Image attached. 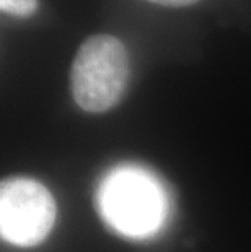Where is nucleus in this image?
Here are the masks:
<instances>
[{
    "label": "nucleus",
    "mask_w": 251,
    "mask_h": 252,
    "mask_svg": "<svg viewBox=\"0 0 251 252\" xmlns=\"http://www.w3.org/2000/svg\"><path fill=\"white\" fill-rule=\"evenodd\" d=\"M129 82V56L117 37L95 34L82 42L71 68V91L83 111L101 114L122 99Z\"/></svg>",
    "instance_id": "nucleus-1"
},
{
    "label": "nucleus",
    "mask_w": 251,
    "mask_h": 252,
    "mask_svg": "<svg viewBox=\"0 0 251 252\" xmlns=\"http://www.w3.org/2000/svg\"><path fill=\"white\" fill-rule=\"evenodd\" d=\"M0 8L3 13L26 18L36 12L38 2L36 0H0Z\"/></svg>",
    "instance_id": "nucleus-4"
},
{
    "label": "nucleus",
    "mask_w": 251,
    "mask_h": 252,
    "mask_svg": "<svg viewBox=\"0 0 251 252\" xmlns=\"http://www.w3.org/2000/svg\"><path fill=\"white\" fill-rule=\"evenodd\" d=\"M147 2L163 5V7H189V5L197 3L199 0H147Z\"/></svg>",
    "instance_id": "nucleus-5"
},
{
    "label": "nucleus",
    "mask_w": 251,
    "mask_h": 252,
    "mask_svg": "<svg viewBox=\"0 0 251 252\" xmlns=\"http://www.w3.org/2000/svg\"><path fill=\"white\" fill-rule=\"evenodd\" d=\"M56 200L47 187L28 178H12L0 186V233L15 246L42 243L56 223Z\"/></svg>",
    "instance_id": "nucleus-3"
},
{
    "label": "nucleus",
    "mask_w": 251,
    "mask_h": 252,
    "mask_svg": "<svg viewBox=\"0 0 251 252\" xmlns=\"http://www.w3.org/2000/svg\"><path fill=\"white\" fill-rule=\"evenodd\" d=\"M98 208L116 231L145 236L162 223L163 197L150 176L136 169H121L101 184Z\"/></svg>",
    "instance_id": "nucleus-2"
}]
</instances>
